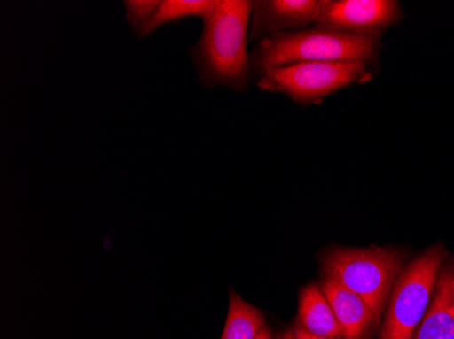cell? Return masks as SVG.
<instances>
[{"instance_id":"6da1fadb","label":"cell","mask_w":454,"mask_h":339,"mask_svg":"<svg viewBox=\"0 0 454 339\" xmlns=\"http://www.w3.org/2000/svg\"><path fill=\"white\" fill-rule=\"evenodd\" d=\"M254 4L247 0H216L215 9L203 20V33L191 50V58L206 88H247L252 76L247 37Z\"/></svg>"},{"instance_id":"7a4b0ae2","label":"cell","mask_w":454,"mask_h":339,"mask_svg":"<svg viewBox=\"0 0 454 339\" xmlns=\"http://www.w3.org/2000/svg\"><path fill=\"white\" fill-rule=\"evenodd\" d=\"M381 50L379 38L316 29L283 33L259 41L251 55L257 78L274 68L297 63H361L373 65Z\"/></svg>"},{"instance_id":"3957f363","label":"cell","mask_w":454,"mask_h":339,"mask_svg":"<svg viewBox=\"0 0 454 339\" xmlns=\"http://www.w3.org/2000/svg\"><path fill=\"white\" fill-rule=\"evenodd\" d=\"M404 252L389 247H336L323 257L324 277H331L362 297L379 322L387 297L404 267Z\"/></svg>"},{"instance_id":"277c9868","label":"cell","mask_w":454,"mask_h":339,"mask_svg":"<svg viewBox=\"0 0 454 339\" xmlns=\"http://www.w3.org/2000/svg\"><path fill=\"white\" fill-rule=\"evenodd\" d=\"M443 258L442 244H435L403 267L390 292L380 339L412 338L434 295Z\"/></svg>"},{"instance_id":"5b68a950","label":"cell","mask_w":454,"mask_h":339,"mask_svg":"<svg viewBox=\"0 0 454 339\" xmlns=\"http://www.w3.org/2000/svg\"><path fill=\"white\" fill-rule=\"evenodd\" d=\"M373 73L361 63H297L260 76L257 86L283 94L298 104H318L341 89L372 81Z\"/></svg>"},{"instance_id":"8992f818","label":"cell","mask_w":454,"mask_h":339,"mask_svg":"<svg viewBox=\"0 0 454 339\" xmlns=\"http://www.w3.org/2000/svg\"><path fill=\"white\" fill-rule=\"evenodd\" d=\"M402 14L394 0H324L317 27L379 38Z\"/></svg>"},{"instance_id":"52a82bcc","label":"cell","mask_w":454,"mask_h":339,"mask_svg":"<svg viewBox=\"0 0 454 339\" xmlns=\"http://www.w3.org/2000/svg\"><path fill=\"white\" fill-rule=\"evenodd\" d=\"M324 0H260L252 12L251 40L260 41L283 33L301 32L317 24Z\"/></svg>"},{"instance_id":"ba28073f","label":"cell","mask_w":454,"mask_h":339,"mask_svg":"<svg viewBox=\"0 0 454 339\" xmlns=\"http://www.w3.org/2000/svg\"><path fill=\"white\" fill-rule=\"evenodd\" d=\"M320 287L343 328L344 338H364L370 325L376 323L364 300L331 277H324Z\"/></svg>"},{"instance_id":"9c48e42d","label":"cell","mask_w":454,"mask_h":339,"mask_svg":"<svg viewBox=\"0 0 454 339\" xmlns=\"http://www.w3.org/2000/svg\"><path fill=\"white\" fill-rule=\"evenodd\" d=\"M454 264L441 269L434 295L411 339H448L454 333Z\"/></svg>"},{"instance_id":"30bf717a","label":"cell","mask_w":454,"mask_h":339,"mask_svg":"<svg viewBox=\"0 0 454 339\" xmlns=\"http://www.w3.org/2000/svg\"><path fill=\"white\" fill-rule=\"evenodd\" d=\"M298 308L301 327L309 334L329 338L343 336V328L320 285L309 284L301 290Z\"/></svg>"},{"instance_id":"8fae6325","label":"cell","mask_w":454,"mask_h":339,"mask_svg":"<svg viewBox=\"0 0 454 339\" xmlns=\"http://www.w3.org/2000/svg\"><path fill=\"white\" fill-rule=\"evenodd\" d=\"M262 328V313L231 290L229 313L221 339H256Z\"/></svg>"},{"instance_id":"7c38bea8","label":"cell","mask_w":454,"mask_h":339,"mask_svg":"<svg viewBox=\"0 0 454 339\" xmlns=\"http://www.w3.org/2000/svg\"><path fill=\"white\" fill-rule=\"evenodd\" d=\"M216 0H162L149 27L139 38L149 37L160 27L185 18L198 17L204 20L214 12Z\"/></svg>"},{"instance_id":"4fadbf2b","label":"cell","mask_w":454,"mask_h":339,"mask_svg":"<svg viewBox=\"0 0 454 339\" xmlns=\"http://www.w3.org/2000/svg\"><path fill=\"white\" fill-rule=\"evenodd\" d=\"M160 0H126V18L132 32L142 35L160 7Z\"/></svg>"},{"instance_id":"5bb4252c","label":"cell","mask_w":454,"mask_h":339,"mask_svg":"<svg viewBox=\"0 0 454 339\" xmlns=\"http://www.w3.org/2000/svg\"><path fill=\"white\" fill-rule=\"evenodd\" d=\"M295 338L297 339H338L329 338V336H317L313 334H309L308 331L303 330L302 327L294 328Z\"/></svg>"},{"instance_id":"9a60e30c","label":"cell","mask_w":454,"mask_h":339,"mask_svg":"<svg viewBox=\"0 0 454 339\" xmlns=\"http://www.w3.org/2000/svg\"><path fill=\"white\" fill-rule=\"evenodd\" d=\"M256 339H271V333L268 328H262V333L259 334Z\"/></svg>"},{"instance_id":"2e32d148","label":"cell","mask_w":454,"mask_h":339,"mask_svg":"<svg viewBox=\"0 0 454 339\" xmlns=\"http://www.w3.org/2000/svg\"><path fill=\"white\" fill-rule=\"evenodd\" d=\"M278 339H297L295 338L294 331H287V333L283 334Z\"/></svg>"},{"instance_id":"e0dca14e","label":"cell","mask_w":454,"mask_h":339,"mask_svg":"<svg viewBox=\"0 0 454 339\" xmlns=\"http://www.w3.org/2000/svg\"><path fill=\"white\" fill-rule=\"evenodd\" d=\"M448 339H454V333H453V334H451V335H450V336H449V338H448Z\"/></svg>"},{"instance_id":"ac0fdd59","label":"cell","mask_w":454,"mask_h":339,"mask_svg":"<svg viewBox=\"0 0 454 339\" xmlns=\"http://www.w3.org/2000/svg\"><path fill=\"white\" fill-rule=\"evenodd\" d=\"M453 318H454V307H453Z\"/></svg>"}]
</instances>
